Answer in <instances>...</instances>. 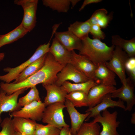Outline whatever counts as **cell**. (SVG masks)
Here are the masks:
<instances>
[{
  "label": "cell",
  "mask_w": 135,
  "mask_h": 135,
  "mask_svg": "<svg viewBox=\"0 0 135 135\" xmlns=\"http://www.w3.org/2000/svg\"><path fill=\"white\" fill-rule=\"evenodd\" d=\"M65 65L56 62L52 55L48 52L46 54L44 66L36 73L17 83L2 82L0 84V88L8 95L21 89L26 90L36 86L40 84H54L58 74Z\"/></svg>",
  "instance_id": "6da1fadb"
},
{
  "label": "cell",
  "mask_w": 135,
  "mask_h": 135,
  "mask_svg": "<svg viewBox=\"0 0 135 135\" xmlns=\"http://www.w3.org/2000/svg\"><path fill=\"white\" fill-rule=\"evenodd\" d=\"M82 41V46L79 54L86 57L96 66L111 58L115 47L114 46H108L100 40L91 38L88 36Z\"/></svg>",
  "instance_id": "7a4b0ae2"
},
{
  "label": "cell",
  "mask_w": 135,
  "mask_h": 135,
  "mask_svg": "<svg viewBox=\"0 0 135 135\" xmlns=\"http://www.w3.org/2000/svg\"><path fill=\"white\" fill-rule=\"evenodd\" d=\"M50 42L49 41L47 43L40 45L28 59L20 65L14 68L8 67L4 68V71L8 73L4 75H0V80L6 83H10L15 80L27 66L49 52Z\"/></svg>",
  "instance_id": "3957f363"
},
{
  "label": "cell",
  "mask_w": 135,
  "mask_h": 135,
  "mask_svg": "<svg viewBox=\"0 0 135 135\" xmlns=\"http://www.w3.org/2000/svg\"><path fill=\"white\" fill-rule=\"evenodd\" d=\"M66 108L64 103L58 102L46 106L44 112L42 122L50 124L60 130L65 126H69L64 119L63 110Z\"/></svg>",
  "instance_id": "277c9868"
},
{
  "label": "cell",
  "mask_w": 135,
  "mask_h": 135,
  "mask_svg": "<svg viewBox=\"0 0 135 135\" xmlns=\"http://www.w3.org/2000/svg\"><path fill=\"white\" fill-rule=\"evenodd\" d=\"M129 58L124 51L115 46L111 58L105 62L106 66L118 76L122 84L126 82L125 65Z\"/></svg>",
  "instance_id": "5b68a950"
},
{
  "label": "cell",
  "mask_w": 135,
  "mask_h": 135,
  "mask_svg": "<svg viewBox=\"0 0 135 135\" xmlns=\"http://www.w3.org/2000/svg\"><path fill=\"white\" fill-rule=\"evenodd\" d=\"M116 111L110 113L107 109L102 111V115L98 114L92 121L100 124L102 127L99 135H119L117 131L120 122L117 120Z\"/></svg>",
  "instance_id": "8992f818"
},
{
  "label": "cell",
  "mask_w": 135,
  "mask_h": 135,
  "mask_svg": "<svg viewBox=\"0 0 135 135\" xmlns=\"http://www.w3.org/2000/svg\"><path fill=\"white\" fill-rule=\"evenodd\" d=\"M14 2L15 4L21 6L23 10V17L21 23L28 32L31 31L36 25L38 0H15Z\"/></svg>",
  "instance_id": "52a82bcc"
},
{
  "label": "cell",
  "mask_w": 135,
  "mask_h": 135,
  "mask_svg": "<svg viewBox=\"0 0 135 135\" xmlns=\"http://www.w3.org/2000/svg\"><path fill=\"white\" fill-rule=\"evenodd\" d=\"M46 106L41 100L33 102L20 109L11 113V118H28L35 121L42 120Z\"/></svg>",
  "instance_id": "ba28073f"
},
{
  "label": "cell",
  "mask_w": 135,
  "mask_h": 135,
  "mask_svg": "<svg viewBox=\"0 0 135 135\" xmlns=\"http://www.w3.org/2000/svg\"><path fill=\"white\" fill-rule=\"evenodd\" d=\"M134 83L129 77L127 78L125 84H122L120 88L116 89L111 94L112 98H118L126 102V111H131L135 104Z\"/></svg>",
  "instance_id": "9c48e42d"
},
{
  "label": "cell",
  "mask_w": 135,
  "mask_h": 135,
  "mask_svg": "<svg viewBox=\"0 0 135 135\" xmlns=\"http://www.w3.org/2000/svg\"><path fill=\"white\" fill-rule=\"evenodd\" d=\"M89 79L72 64L69 63L66 64L58 73L54 84L60 86L64 82L68 80L77 83L84 82Z\"/></svg>",
  "instance_id": "30bf717a"
},
{
  "label": "cell",
  "mask_w": 135,
  "mask_h": 135,
  "mask_svg": "<svg viewBox=\"0 0 135 135\" xmlns=\"http://www.w3.org/2000/svg\"><path fill=\"white\" fill-rule=\"evenodd\" d=\"M70 63L90 79L93 80L98 83L94 75L96 66L88 58L83 55L77 54L74 50H72L71 51Z\"/></svg>",
  "instance_id": "8fae6325"
},
{
  "label": "cell",
  "mask_w": 135,
  "mask_h": 135,
  "mask_svg": "<svg viewBox=\"0 0 135 135\" xmlns=\"http://www.w3.org/2000/svg\"><path fill=\"white\" fill-rule=\"evenodd\" d=\"M26 90L21 89L8 95L0 88V124L2 121L1 116L2 113L12 112L18 110L19 108L18 105V97Z\"/></svg>",
  "instance_id": "7c38bea8"
},
{
  "label": "cell",
  "mask_w": 135,
  "mask_h": 135,
  "mask_svg": "<svg viewBox=\"0 0 135 135\" xmlns=\"http://www.w3.org/2000/svg\"><path fill=\"white\" fill-rule=\"evenodd\" d=\"M116 89L114 86L98 84L92 87L87 94L88 108H92L99 104L106 94H111Z\"/></svg>",
  "instance_id": "4fadbf2b"
},
{
  "label": "cell",
  "mask_w": 135,
  "mask_h": 135,
  "mask_svg": "<svg viewBox=\"0 0 135 135\" xmlns=\"http://www.w3.org/2000/svg\"><path fill=\"white\" fill-rule=\"evenodd\" d=\"M111 94L106 95L100 102L95 106L88 108L85 112H90V114L85 121H88L91 118H94L100 114L102 111L110 108L119 107L125 110L126 106L124 102L119 99L117 101L114 100L112 99Z\"/></svg>",
  "instance_id": "5bb4252c"
},
{
  "label": "cell",
  "mask_w": 135,
  "mask_h": 135,
  "mask_svg": "<svg viewBox=\"0 0 135 135\" xmlns=\"http://www.w3.org/2000/svg\"><path fill=\"white\" fill-rule=\"evenodd\" d=\"M64 104L70 119L71 132L72 135H76L84 122L90 115V112H86L85 114L80 113L72 103L66 99Z\"/></svg>",
  "instance_id": "9a60e30c"
},
{
  "label": "cell",
  "mask_w": 135,
  "mask_h": 135,
  "mask_svg": "<svg viewBox=\"0 0 135 135\" xmlns=\"http://www.w3.org/2000/svg\"><path fill=\"white\" fill-rule=\"evenodd\" d=\"M46 92L44 102L46 107L52 104L61 102L64 103L67 93L60 86L55 84H42Z\"/></svg>",
  "instance_id": "2e32d148"
},
{
  "label": "cell",
  "mask_w": 135,
  "mask_h": 135,
  "mask_svg": "<svg viewBox=\"0 0 135 135\" xmlns=\"http://www.w3.org/2000/svg\"><path fill=\"white\" fill-rule=\"evenodd\" d=\"M55 38L68 50L80 51L82 46L81 40L70 32H57L54 33Z\"/></svg>",
  "instance_id": "e0dca14e"
},
{
  "label": "cell",
  "mask_w": 135,
  "mask_h": 135,
  "mask_svg": "<svg viewBox=\"0 0 135 135\" xmlns=\"http://www.w3.org/2000/svg\"><path fill=\"white\" fill-rule=\"evenodd\" d=\"M49 52L58 63L64 65L70 63L71 51L67 50L55 37L52 40Z\"/></svg>",
  "instance_id": "ac0fdd59"
},
{
  "label": "cell",
  "mask_w": 135,
  "mask_h": 135,
  "mask_svg": "<svg viewBox=\"0 0 135 135\" xmlns=\"http://www.w3.org/2000/svg\"><path fill=\"white\" fill-rule=\"evenodd\" d=\"M116 74L106 65L105 62L99 63L96 65L95 77L98 84L107 85H116Z\"/></svg>",
  "instance_id": "d6986e66"
},
{
  "label": "cell",
  "mask_w": 135,
  "mask_h": 135,
  "mask_svg": "<svg viewBox=\"0 0 135 135\" xmlns=\"http://www.w3.org/2000/svg\"><path fill=\"white\" fill-rule=\"evenodd\" d=\"M12 123L16 132L21 135H34L36 122L32 120L22 118H14Z\"/></svg>",
  "instance_id": "ffe728a7"
},
{
  "label": "cell",
  "mask_w": 135,
  "mask_h": 135,
  "mask_svg": "<svg viewBox=\"0 0 135 135\" xmlns=\"http://www.w3.org/2000/svg\"><path fill=\"white\" fill-rule=\"evenodd\" d=\"M111 42L112 45L120 47L126 53L129 57H135V37L127 40L119 35H114L112 36Z\"/></svg>",
  "instance_id": "44dd1931"
},
{
  "label": "cell",
  "mask_w": 135,
  "mask_h": 135,
  "mask_svg": "<svg viewBox=\"0 0 135 135\" xmlns=\"http://www.w3.org/2000/svg\"><path fill=\"white\" fill-rule=\"evenodd\" d=\"M28 32L21 23L9 32L4 34L0 35V48L23 37Z\"/></svg>",
  "instance_id": "7402d4cb"
},
{
  "label": "cell",
  "mask_w": 135,
  "mask_h": 135,
  "mask_svg": "<svg viewBox=\"0 0 135 135\" xmlns=\"http://www.w3.org/2000/svg\"><path fill=\"white\" fill-rule=\"evenodd\" d=\"M46 54L34 62L26 68L19 74L12 83H16L21 82L38 71L44 64Z\"/></svg>",
  "instance_id": "603a6c76"
},
{
  "label": "cell",
  "mask_w": 135,
  "mask_h": 135,
  "mask_svg": "<svg viewBox=\"0 0 135 135\" xmlns=\"http://www.w3.org/2000/svg\"><path fill=\"white\" fill-rule=\"evenodd\" d=\"M97 84H98L92 79L84 82L77 83H72L67 81L64 82L60 87L67 94L74 91H80L88 94L90 90Z\"/></svg>",
  "instance_id": "cb8c5ba5"
},
{
  "label": "cell",
  "mask_w": 135,
  "mask_h": 135,
  "mask_svg": "<svg viewBox=\"0 0 135 135\" xmlns=\"http://www.w3.org/2000/svg\"><path fill=\"white\" fill-rule=\"evenodd\" d=\"M91 25L87 20L84 22L76 21L70 25L68 30L82 40L88 36Z\"/></svg>",
  "instance_id": "d4e9b609"
},
{
  "label": "cell",
  "mask_w": 135,
  "mask_h": 135,
  "mask_svg": "<svg viewBox=\"0 0 135 135\" xmlns=\"http://www.w3.org/2000/svg\"><path fill=\"white\" fill-rule=\"evenodd\" d=\"M66 98L75 107L88 106L87 94L84 92L76 91L70 92L66 94Z\"/></svg>",
  "instance_id": "484cf974"
},
{
  "label": "cell",
  "mask_w": 135,
  "mask_h": 135,
  "mask_svg": "<svg viewBox=\"0 0 135 135\" xmlns=\"http://www.w3.org/2000/svg\"><path fill=\"white\" fill-rule=\"evenodd\" d=\"M44 6L59 12L66 13L69 9L70 0H43Z\"/></svg>",
  "instance_id": "4316f807"
},
{
  "label": "cell",
  "mask_w": 135,
  "mask_h": 135,
  "mask_svg": "<svg viewBox=\"0 0 135 135\" xmlns=\"http://www.w3.org/2000/svg\"><path fill=\"white\" fill-rule=\"evenodd\" d=\"M41 100L39 91L36 86H34L31 88L26 94L18 100V106L19 108L23 107L34 101H40Z\"/></svg>",
  "instance_id": "83f0119b"
},
{
  "label": "cell",
  "mask_w": 135,
  "mask_h": 135,
  "mask_svg": "<svg viewBox=\"0 0 135 135\" xmlns=\"http://www.w3.org/2000/svg\"><path fill=\"white\" fill-rule=\"evenodd\" d=\"M100 128L98 123L84 122L76 135H99Z\"/></svg>",
  "instance_id": "f1b7e54d"
},
{
  "label": "cell",
  "mask_w": 135,
  "mask_h": 135,
  "mask_svg": "<svg viewBox=\"0 0 135 135\" xmlns=\"http://www.w3.org/2000/svg\"><path fill=\"white\" fill-rule=\"evenodd\" d=\"M60 131L59 129L50 124L36 123L34 135H59Z\"/></svg>",
  "instance_id": "f546056e"
},
{
  "label": "cell",
  "mask_w": 135,
  "mask_h": 135,
  "mask_svg": "<svg viewBox=\"0 0 135 135\" xmlns=\"http://www.w3.org/2000/svg\"><path fill=\"white\" fill-rule=\"evenodd\" d=\"M12 119L10 117H7L2 121L0 124L2 128L0 135H15L16 132L12 124Z\"/></svg>",
  "instance_id": "4dcf8cb0"
},
{
  "label": "cell",
  "mask_w": 135,
  "mask_h": 135,
  "mask_svg": "<svg viewBox=\"0 0 135 135\" xmlns=\"http://www.w3.org/2000/svg\"><path fill=\"white\" fill-rule=\"evenodd\" d=\"M125 70L129 78L134 82H135V57L129 58L125 65Z\"/></svg>",
  "instance_id": "1f68e13d"
},
{
  "label": "cell",
  "mask_w": 135,
  "mask_h": 135,
  "mask_svg": "<svg viewBox=\"0 0 135 135\" xmlns=\"http://www.w3.org/2000/svg\"><path fill=\"white\" fill-rule=\"evenodd\" d=\"M107 10L104 8L96 10L90 18L87 20L91 25L97 24L98 22L103 17L107 14Z\"/></svg>",
  "instance_id": "d6a6232c"
},
{
  "label": "cell",
  "mask_w": 135,
  "mask_h": 135,
  "mask_svg": "<svg viewBox=\"0 0 135 135\" xmlns=\"http://www.w3.org/2000/svg\"><path fill=\"white\" fill-rule=\"evenodd\" d=\"M90 33L94 38L103 40L106 36L104 33L101 30L100 27L97 24L91 25Z\"/></svg>",
  "instance_id": "836d02e7"
},
{
  "label": "cell",
  "mask_w": 135,
  "mask_h": 135,
  "mask_svg": "<svg viewBox=\"0 0 135 135\" xmlns=\"http://www.w3.org/2000/svg\"><path fill=\"white\" fill-rule=\"evenodd\" d=\"M113 13L112 12L103 17L97 23V25L101 28H105L112 19Z\"/></svg>",
  "instance_id": "e575fe53"
},
{
  "label": "cell",
  "mask_w": 135,
  "mask_h": 135,
  "mask_svg": "<svg viewBox=\"0 0 135 135\" xmlns=\"http://www.w3.org/2000/svg\"><path fill=\"white\" fill-rule=\"evenodd\" d=\"M102 1V0H85L79 8V11H80L84 9L87 5L93 3H96Z\"/></svg>",
  "instance_id": "d590c367"
},
{
  "label": "cell",
  "mask_w": 135,
  "mask_h": 135,
  "mask_svg": "<svg viewBox=\"0 0 135 135\" xmlns=\"http://www.w3.org/2000/svg\"><path fill=\"white\" fill-rule=\"evenodd\" d=\"M70 126L63 127L60 130L59 135H72Z\"/></svg>",
  "instance_id": "8d00e7d4"
},
{
  "label": "cell",
  "mask_w": 135,
  "mask_h": 135,
  "mask_svg": "<svg viewBox=\"0 0 135 135\" xmlns=\"http://www.w3.org/2000/svg\"><path fill=\"white\" fill-rule=\"evenodd\" d=\"M80 0H70V4L72 6V8H73L76 4Z\"/></svg>",
  "instance_id": "74e56055"
},
{
  "label": "cell",
  "mask_w": 135,
  "mask_h": 135,
  "mask_svg": "<svg viewBox=\"0 0 135 135\" xmlns=\"http://www.w3.org/2000/svg\"><path fill=\"white\" fill-rule=\"evenodd\" d=\"M131 122L132 124H135V112H134L132 114L131 118Z\"/></svg>",
  "instance_id": "f35d334b"
},
{
  "label": "cell",
  "mask_w": 135,
  "mask_h": 135,
  "mask_svg": "<svg viewBox=\"0 0 135 135\" xmlns=\"http://www.w3.org/2000/svg\"><path fill=\"white\" fill-rule=\"evenodd\" d=\"M5 56L4 53L0 52V62L4 59Z\"/></svg>",
  "instance_id": "ab89813d"
},
{
  "label": "cell",
  "mask_w": 135,
  "mask_h": 135,
  "mask_svg": "<svg viewBox=\"0 0 135 135\" xmlns=\"http://www.w3.org/2000/svg\"><path fill=\"white\" fill-rule=\"evenodd\" d=\"M15 135H21L20 134H19V133L16 132L15 134Z\"/></svg>",
  "instance_id": "60d3db41"
}]
</instances>
